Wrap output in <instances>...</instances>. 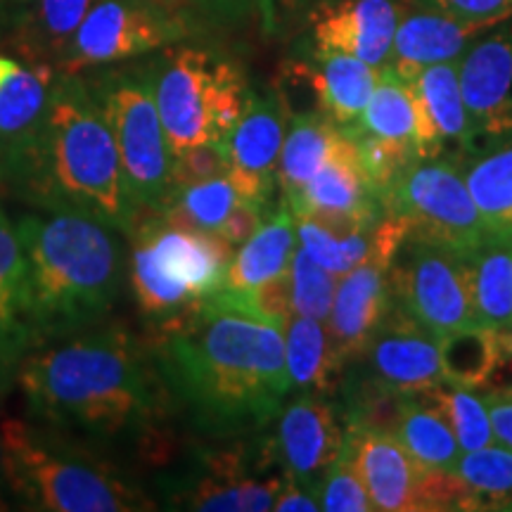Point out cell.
Segmentation results:
<instances>
[{
	"mask_svg": "<svg viewBox=\"0 0 512 512\" xmlns=\"http://www.w3.org/2000/svg\"><path fill=\"white\" fill-rule=\"evenodd\" d=\"M164 328L155 370L204 430L249 432L280 413L292 389L283 328L209 304Z\"/></svg>",
	"mask_w": 512,
	"mask_h": 512,
	"instance_id": "6da1fadb",
	"label": "cell"
},
{
	"mask_svg": "<svg viewBox=\"0 0 512 512\" xmlns=\"http://www.w3.org/2000/svg\"><path fill=\"white\" fill-rule=\"evenodd\" d=\"M408 81L418 110V159H439L446 150L472 147L456 64H430Z\"/></svg>",
	"mask_w": 512,
	"mask_h": 512,
	"instance_id": "44dd1931",
	"label": "cell"
},
{
	"mask_svg": "<svg viewBox=\"0 0 512 512\" xmlns=\"http://www.w3.org/2000/svg\"><path fill=\"white\" fill-rule=\"evenodd\" d=\"M294 228H297L299 247L306 252L316 264L328 268L335 275H347L358 264L370 259L373 252V230H358L351 235H335L320 223L306 219V216H294Z\"/></svg>",
	"mask_w": 512,
	"mask_h": 512,
	"instance_id": "74e56055",
	"label": "cell"
},
{
	"mask_svg": "<svg viewBox=\"0 0 512 512\" xmlns=\"http://www.w3.org/2000/svg\"><path fill=\"white\" fill-rule=\"evenodd\" d=\"M285 363L292 389L302 394H320L330 387L337 373L339 358L332 349L325 320L294 313L285 325Z\"/></svg>",
	"mask_w": 512,
	"mask_h": 512,
	"instance_id": "f1b7e54d",
	"label": "cell"
},
{
	"mask_svg": "<svg viewBox=\"0 0 512 512\" xmlns=\"http://www.w3.org/2000/svg\"><path fill=\"white\" fill-rule=\"evenodd\" d=\"M55 76L53 64L34 62L0 86V192L19 200L34 174Z\"/></svg>",
	"mask_w": 512,
	"mask_h": 512,
	"instance_id": "7c38bea8",
	"label": "cell"
},
{
	"mask_svg": "<svg viewBox=\"0 0 512 512\" xmlns=\"http://www.w3.org/2000/svg\"><path fill=\"white\" fill-rule=\"evenodd\" d=\"M392 306L389 266L373 256L339 280L328 316L330 342L339 363L366 354Z\"/></svg>",
	"mask_w": 512,
	"mask_h": 512,
	"instance_id": "e0dca14e",
	"label": "cell"
},
{
	"mask_svg": "<svg viewBox=\"0 0 512 512\" xmlns=\"http://www.w3.org/2000/svg\"><path fill=\"white\" fill-rule=\"evenodd\" d=\"M3 475L24 508L46 512H128L152 508L110 467L55 446L22 420H3Z\"/></svg>",
	"mask_w": 512,
	"mask_h": 512,
	"instance_id": "5b68a950",
	"label": "cell"
},
{
	"mask_svg": "<svg viewBox=\"0 0 512 512\" xmlns=\"http://www.w3.org/2000/svg\"><path fill=\"white\" fill-rule=\"evenodd\" d=\"M290 275L294 313L306 318L328 320L332 302H335L339 275L330 273L328 268L316 264L304 247L294 249Z\"/></svg>",
	"mask_w": 512,
	"mask_h": 512,
	"instance_id": "ab89813d",
	"label": "cell"
},
{
	"mask_svg": "<svg viewBox=\"0 0 512 512\" xmlns=\"http://www.w3.org/2000/svg\"><path fill=\"white\" fill-rule=\"evenodd\" d=\"M342 427L337 415L316 394H302L292 401L280 415L275 446L287 472V479L294 484L316 489L320 475H325L332 460L337 458L344 444Z\"/></svg>",
	"mask_w": 512,
	"mask_h": 512,
	"instance_id": "d6986e66",
	"label": "cell"
},
{
	"mask_svg": "<svg viewBox=\"0 0 512 512\" xmlns=\"http://www.w3.org/2000/svg\"><path fill=\"white\" fill-rule=\"evenodd\" d=\"M366 354L375 380L399 392L413 394L444 382L439 342L401 306H392Z\"/></svg>",
	"mask_w": 512,
	"mask_h": 512,
	"instance_id": "ac0fdd59",
	"label": "cell"
},
{
	"mask_svg": "<svg viewBox=\"0 0 512 512\" xmlns=\"http://www.w3.org/2000/svg\"><path fill=\"white\" fill-rule=\"evenodd\" d=\"M477 323L505 328L512 323V233H494L467 254Z\"/></svg>",
	"mask_w": 512,
	"mask_h": 512,
	"instance_id": "4316f807",
	"label": "cell"
},
{
	"mask_svg": "<svg viewBox=\"0 0 512 512\" xmlns=\"http://www.w3.org/2000/svg\"><path fill=\"white\" fill-rule=\"evenodd\" d=\"M91 91L117 140L128 197L138 216L164 214L174 202V150L159 119L155 62L102 74Z\"/></svg>",
	"mask_w": 512,
	"mask_h": 512,
	"instance_id": "52a82bcc",
	"label": "cell"
},
{
	"mask_svg": "<svg viewBox=\"0 0 512 512\" xmlns=\"http://www.w3.org/2000/svg\"><path fill=\"white\" fill-rule=\"evenodd\" d=\"M432 5L441 15L491 27L512 17V0H432Z\"/></svg>",
	"mask_w": 512,
	"mask_h": 512,
	"instance_id": "7bdbcfd3",
	"label": "cell"
},
{
	"mask_svg": "<svg viewBox=\"0 0 512 512\" xmlns=\"http://www.w3.org/2000/svg\"><path fill=\"white\" fill-rule=\"evenodd\" d=\"M273 510L278 512H316L320 510V491L311 486L287 482L275 496Z\"/></svg>",
	"mask_w": 512,
	"mask_h": 512,
	"instance_id": "bcb514c9",
	"label": "cell"
},
{
	"mask_svg": "<svg viewBox=\"0 0 512 512\" xmlns=\"http://www.w3.org/2000/svg\"><path fill=\"white\" fill-rule=\"evenodd\" d=\"M320 510L325 512H370L375 510L370 494L358 470L354 448H351L347 434L339 448L337 458L332 460L323 475L320 486Z\"/></svg>",
	"mask_w": 512,
	"mask_h": 512,
	"instance_id": "f35d334b",
	"label": "cell"
},
{
	"mask_svg": "<svg viewBox=\"0 0 512 512\" xmlns=\"http://www.w3.org/2000/svg\"><path fill=\"white\" fill-rule=\"evenodd\" d=\"M356 126L373 136L413 147L418 155V110H415L411 81L396 74L392 67H384L377 74L375 91Z\"/></svg>",
	"mask_w": 512,
	"mask_h": 512,
	"instance_id": "d6a6232c",
	"label": "cell"
},
{
	"mask_svg": "<svg viewBox=\"0 0 512 512\" xmlns=\"http://www.w3.org/2000/svg\"><path fill=\"white\" fill-rule=\"evenodd\" d=\"M3 3H17V5H19V3H27V5H29L31 0H0V5H3Z\"/></svg>",
	"mask_w": 512,
	"mask_h": 512,
	"instance_id": "f907efd6",
	"label": "cell"
},
{
	"mask_svg": "<svg viewBox=\"0 0 512 512\" xmlns=\"http://www.w3.org/2000/svg\"><path fill=\"white\" fill-rule=\"evenodd\" d=\"M491 24L463 22L441 12H418L396 27L389 64L396 74L411 79L430 64L453 62L465 53L470 38L489 29Z\"/></svg>",
	"mask_w": 512,
	"mask_h": 512,
	"instance_id": "603a6c76",
	"label": "cell"
},
{
	"mask_svg": "<svg viewBox=\"0 0 512 512\" xmlns=\"http://www.w3.org/2000/svg\"><path fill=\"white\" fill-rule=\"evenodd\" d=\"M453 472L470 496L467 510H512V448L496 441L463 451Z\"/></svg>",
	"mask_w": 512,
	"mask_h": 512,
	"instance_id": "836d02e7",
	"label": "cell"
},
{
	"mask_svg": "<svg viewBox=\"0 0 512 512\" xmlns=\"http://www.w3.org/2000/svg\"><path fill=\"white\" fill-rule=\"evenodd\" d=\"M294 249H297V228L290 209L280 207L261 228L242 242L233 261H230L226 290L247 292L252 287L266 283L275 275L290 271Z\"/></svg>",
	"mask_w": 512,
	"mask_h": 512,
	"instance_id": "cb8c5ba5",
	"label": "cell"
},
{
	"mask_svg": "<svg viewBox=\"0 0 512 512\" xmlns=\"http://www.w3.org/2000/svg\"><path fill=\"white\" fill-rule=\"evenodd\" d=\"M178 36L181 24L155 0H95L57 64L76 74L152 53Z\"/></svg>",
	"mask_w": 512,
	"mask_h": 512,
	"instance_id": "8fae6325",
	"label": "cell"
},
{
	"mask_svg": "<svg viewBox=\"0 0 512 512\" xmlns=\"http://www.w3.org/2000/svg\"><path fill=\"white\" fill-rule=\"evenodd\" d=\"M316 57L313 81L323 114L339 126L356 124L375 91V67L344 53H318Z\"/></svg>",
	"mask_w": 512,
	"mask_h": 512,
	"instance_id": "d4e9b609",
	"label": "cell"
},
{
	"mask_svg": "<svg viewBox=\"0 0 512 512\" xmlns=\"http://www.w3.org/2000/svg\"><path fill=\"white\" fill-rule=\"evenodd\" d=\"M17 382L38 420L114 441L150 430L162 380L136 339L107 330L29 354L17 370Z\"/></svg>",
	"mask_w": 512,
	"mask_h": 512,
	"instance_id": "7a4b0ae2",
	"label": "cell"
},
{
	"mask_svg": "<svg viewBox=\"0 0 512 512\" xmlns=\"http://www.w3.org/2000/svg\"><path fill=\"white\" fill-rule=\"evenodd\" d=\"M19 67H22V64L15 62V60H10V57L0 55V86H3V83L8 81L12 74L19 72Z\"/></svg>",
	"mask_w": 512,
	"mask_h": 512,
	"instance_id": "c3c4849f",
	"label": "cell"
},
{
	"mask_svg": "<svg viewBox=\"0 0 512 512\" xmlns=\"http://www.w3.org/2000/svg\"><path fill=\"white\" fill-rule=\"evenodd\" d=\"M285 143V107L275 100H249L245 114L226 138L228 176L240 202L266 204L271 197L280 150Z\"/></svg>",
	"mask_w": 512,
	"mask_h": 512,
	"instance_id": "2e32d148",
	"label": "cell"
},
{
	"mask_svg": "<svg viewBox=\"0 0 512 512\" xmlns=\"http://www.w3.org/2000/svg\"><path fill=\"white\" fill-rule=\"evenodd\" d=\"M482 396L498 444L512 448V384L484 387Z\"/></svg>",
	"mask_w": 512,
	"mask_h": 512,
	"instance_id": "ee69618b",
	"label": "cell"
},
{
	"mask_svg": "<svg viewBox=\"0 0 512 512\" xmlns=\"http://www.w3.org/2000/svg\"><path fill=\"white\" fill-rule=\"evenodd\" d=\"M394 434L406 446V451L427 470L453 472L460 453H463L444 415L427 401H422L418 394H406Z\"/></svg>",
	"mask_w": 512,
	"mask_h": 512,
	"instance_id": "1f68e13d",
	"label": "cell"
},
{
	"mask_svg": "<svg viewBox=\"0 0 512 512\" xmlns=\"http://www.w3.org/2000/svg\"><path fill=\"white\" fill-rule=\"evenodd\" d=\"M498 332H501V368H498L501 373L505 368H512V323L498 328Z\"/></svg>",
	"mask_w": 512,
	"mask_h": 512,
	"instance_id": "7dc6e473",
	"label": "cell"
},
{
	"mask_svg": "<svg viewBox=\"0 0 512 512\" xmlns=\"http://www.w3.org/2000/svg\"><path fill=\"white\" fill-rule=\"evenodd\" d=\"M399 27L392 0H337L311 15V34L318 53L354 55L370 67H382L392 55Z\"/></svg>",
	"mask_w": 512,
	"mask_h": 512,
	"instance_id": "9a60e30c",
	"label": "cell"
},
{
	"mask_svg": "<svg viewBox=\"0 0 512 512\" xmlns=\"http://www.w3.org/2000/svg\"><path fill=\"white\" fill-rule=\"evenodd\" d=\"M344 128H347L349 136L354 138L358 159H361L363 171H366L370 188L375 190V195L380 197L382 202V195L389 190V185L396 181V176H399L408 164L418 159V155H415L413 147L373 136V133L363 131V128H358L356 124Z\"/></svg>",
	"mask_w": 512,
	"mask_h": 512,
	"instance_id": "60d3db41",
	"label": "cell"
},
{
	"mask_svg": "<svg viewBox=\"0 0 512 512\" xmlns=\"http://www.w3.org/2000/svg\"><path fill=\"white\" fill-rule=\"evenodd\" d=\"M283 479H254L242 475L235 460L211 463L209 472L197 479L190 494L183 496L185 508L207 512H259L273 510Z\"/></svg>",
	"mask_w": 512,
	"mask_h": 512,
	"instance_id": "484cf974",
	"label": "cell"
},
{
	"mask_svg": "<svg viewBox=\"0 0 512 512\" xmlns=\"http://www.w3.org/2000/svg\"><path fill=\"white\" fill-rule=\"evenodd\" d=\"M235 247L214 230L178 226L157 214L133 230L131 287L140 311L171 325L226 283Z\"/></svg>",
	"mask_w": 512,
	"mask_h": 512,
	"instance_id": "8992f818",
	"label": "cell"
},
{
	"mask_svg": "<svg viewBox=\"0 0 512 512\" xmlns=\"http://www.w3.org/2000/svg\"><path fill=\"white\" fill-rule=\"evenodd\" d=\"M347 439L363 482L380 512L425 510V477L422 467L394 432L363 430L349 425Z\"/></svg>",
	"mask_w": 512,
	"mask_h": 512,
	"instance_id": "5bb4252c",
	"label": "cell"
},
{
	"mask_svg": "<svg viewBox=\"0 0 512 512\" xmlns=\"http://www.w3.org/2000/svg\"><path fill=\"white\" fill-rule=\"evenodd\" d=\"M22 200L38 209L86 211L124 235L136 226L138 211L128 197L117 140L91 86L72 72L55 76Z\"/></svg>",
	"mask_w": 512,
	"mask_h": 512,
	"instance_id": "3957f363",
	"label": "cell"
},
{
	"mask_svg": "<svg viewBox=\"0 0 512 512\" xmlns=\"http://www.w3.org/2000/svg\"><path fill=\"white\" fill-rule=\"evenodd\" d=\"M17 235L27 261L38 342L98 323L121 290V249L112 228L86 211L38 209Z\"/></svg>",
	"mask_w": 512,
	"mask_h": 512,
	"instance_id": "277c9868",
	"label": "cell"
},
{
	"mask_svg": "<svg viewBox=\"0 0 512 512\" xmlns=\"http://www.w3.org/2000/svg\"><path fill=\"white\" fill-rule=\"evenodd\" d=\"M230 155L226 140H207L192 145L188 150L174 155V185L176 192L185 185L209 181V178L228 174Z\"/></svg>",
	"mask_w": 512,
	"mask_h": 512,
	"instance_id": "b9f144b4",
	"label": "cell"
},
{
	"mask_svg": "<svg viewBox=\"0 0 512 512\" xmlns=\"http://www.w3.org/2000/svg\"><path fill=\"white\" fill-rule=\"evenodd\" d=\"M5 392V387H3V384H0V394H3Z\"/></svg>",
	"mask_w": 512,
	"mask_h": 512,
	"instance_id": "816d5d0a",
	"label": "cell"
},
{
	"mask_svg": "<svg viewBox=\"0 0 512 512\" xmlns=\"http://www.w3.org/2000/svg\"><path fill=\"white\" fill-rule=\"evenodd\" d=\"M463 176L486 226L494 233H512V143L472 159Z\"/></svg>",
	"mask_w": 512,
	"mask_h": 512,
	"instance_id": "e575fe53",
	"label": "cell"
},
{
	"mask_svg": "<svg viewBox=\"0 0 512 512\" xmlns=\"http://www.w3.org/2000/svg\"><path fill=\"white\" fill-rule=\"evenodd\" d=\"M444 382L463 389H484L501 368V332L470 323L437 337Z\"/></svg>",
	"mask_w": 512,
	"mask_h": 512,
	"instance_id": "83f0119b",
	"label": "cell"
},
{
	"mask_svg": "<svg viewBox=\"0 0 512 512\" xmlns=\"http://www.w3.org/2000/svg\"><path fill=\"white\" fill-rule=\"evenodd\" d=\"M31 316L27 261L17 226L0 207V384L8 387L29 351L38 347Z\"/></svg>",
	"mask_w": 512,
	"mask_h": 512,
	"instance_id": "7402d4cb",
	"label": "cell"
},
{
	"mask_svg": "<svg viewBox=\"0 0 512 512\" xmlns=\"http://www.w3.org/2000/svg\"><path fill=\"white\" fill-rule=\"evenodd\" d=\"M389 287L394 304L434 337L477 323L467 256L406 238L389 266Z\"/></svg>",
	"mask_w": 512,
	"mask_h": 512,
	"instance_id": "30bf717a",
	"label": "cell"
},
{
	"mask_svg": "<svg viewBox=\"0 0 512 512\" xmlns=\"http://www.w3.org/2000/svg\"><path fill=\"white\" fill-rule=\"evenodd\" d=\"M261 223H264V204L238 202L216 233L233 247H240L261 228Z\"/></svg>",
	"mask_w": 512,
	"mask_h": 512,
	"instance_id": "f6af8a7d",
	"label": "cell"
},
{
	"mask_svg": "<svg viewBox=\"0 0 512 512\" xmlns=\"http://www.w3.org/2000/svg\"><path fill=\"white\" fill-rule=\"evenodd\" d=\"M159 119L174 155L207 140H226L252 95L233 64L207 50L181 48L155 62Z\"/></svg>",
	"mask_w": 512,
	"mask_h": 512,
	"instance_id": "ba28073f",
	"label": "cell"
},
{
	"mask_svg": "<svg viewBox=\"0 0 512 512\" xmlns=\"http://www.w3.org/2000/svg\"><path fill=\"white\" fill-rule=\"evenodd\" d=\"M382 209L406 221L408 238L467 256L494 230L472 200L463 171L439 159H415L382 195Z\"/></svg>",
	"mask_w": 512,
	"mask_h": 512,
	"instance_id": "9c48e42d",
	"label": "cell"
},
{
	"mask_svg": "<svg viewBox=\"0 0 512 512\" xmlns=\"http://www.w3.org/2000/svg\"><path fill=\"white\" fill-rule=\"evenodd\" d=\"M29 5L17 27V48L34 62H60L95 0H31Z\"/></svg>",
	"mask_w": 512,
	"mask_h": 512,
	"instance_id": "4dcf8cb0",
	"label": "cell"
},
{
	"mask_svg": "<svg viewBox=\"0 0 512 512\" xmlns=\"http://www.w3.org/2000/svg\"><path fill=\"white\" fill-rule=\"evenodd\" d=\"M342 126L325 117V114H294L290 133L285 136L283 150L278 159V178L285 197L292 195L309 183L318 169L328 162Z\"/></svg>",
	"mask_w": 512,
	"mask_h": 512,
	"instance_id": "f546056e",
	"label": "cell"
},
{
	"mask_svg": "<svg viewBox=\"0 0 512 512\" xmlns=\"http://www.w3.org/2000/svg\"><path fill=\"white\" fill-rule=\"evenodd\" d=\"M5 489H8V484H5V475H3V446H0V510L8 508V505H5V496H3Z\"/></svg>",
	"mask_w": 512,
	"mask_h": 512,
	"instance_id": "681fc988",
	"label": "cell"
},
{
	"mask_svg": "<svg viewBox=\"0 0 512 512\" xmlns=\"http://www.w3.org/2000/svg\"><path fill=\"white\" fill-rule=\"evenodd\" d=\"M292 216L299 214H349L358 219H380L382 202L370 188V181L358 159L354 138L342 126L328 162L302 188L287 195Z\"/></svg>",
	"mask_w": 512,
	"mask_h": 512,
	"instance_id": "ffe728a7",
	"label": "cell"
},
{
	"mask_svg": "<svg viewBox=\"0 0 512 512\" xmlns=\"http://www.w3.org/2000/svg\"><path fill=\"white\" fill-rule=\"evenodd\" d=\"M472 145L512 133V29L486 36L458 64Z\"/></svg>",
	"mask_w": 512,
	"mask_h": 512,
	"instance_id": "4fadbf2b",
	"label": "cell"
},
{
	"mask_svg": "<svg viewBox=\"0 0 512 512\" xmlns=\"http://www.w3.org/2000/svg\"><path fill=\"white\" fill-rule=\"evenodd\" d=\"M240 202L238 190L228 174L209 178V181L185 185L176 192L174 202L164 211V219L178 226L200 230H219L230 211Z\"/></svg>",
	"mask_w": 512,
	"mask_h": 512,
	"instance_id": "8d00e7d4",
	"label": "cell"
},
{
	"mask_svg": "<svg viewBox=\"0 0 512 512\" xmlns=\"http://www.w3.org/2000/svg\"><path fill=\"white\" fill-rule=\"evenodd\" d=\"M413 394H418L422 401H427L444 415L463 451H475V448L489 446L496 441L489 413H486L482 396L475 394V389H463L456 387V384L441 382Z\"/></svg>",
	"mask_w": 512,
	"mask_h": 512,
	"instance_id": "d590c367",
	"label": "cell"
}]
</instances>
